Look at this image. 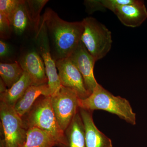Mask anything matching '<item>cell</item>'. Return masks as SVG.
Wrapping results in <instances>:
<instances>
[{
    "label": "cell",
    "instance_id": "cell-1",
    "mask_svg": "<svg viewBox=\"0 0 147 147\" xmlns=\"http://www.w3.org/2000/svg\"><path fill=\"white\" fill-rule=\"evenodd\" d=\"M41 22L47 29L51 54L55 60L70 57L81 41L84 30L82 21L67 22L53 9L47 8Z\"/></svg>",
    "mask_w": 147,
    "mask_h": 147
},
{
    "label": "cell",
    "instance_id": "cell-2",
    "mask_svg": "<svg viewBox=\"0 0 147 147\" xmlns=\"http://www.w3.org/2000/svg\"><path fill=\"white\" fill-rule=\"evenodd\" d=\"M79 108L93 111H107L127 123L136 124V115L128 100L120 96H115L99 84L89 97L79 99Z\"/></svg>",
    "mask_w": 147,
    "mask_h": 147
},
{
    "label": "cell",
    "instance_id": "cell-3",
    "mask_svg": "<svg viewBox=\"0 0 147 147\" xmlns=\"http://www.w3.org/2000/svg\"><path fill=\"white\" fill-rule=\"evenodd\" d=\"M28 129L35 127L50 133L57 140L59 147L66 146L65 132L61 128L53 110L51 96L40 97L22 118Z\"/></svg>",
    "mask_w": 147,
    "mask_h": 147
},
{
    "label": "cell",
    "instance_id": "cell-4",
    "mask_svg": "<svg viewBox=\"0 0 147 147\" xmlns=\"http://www.w3.org/2000/svg\"><path fill=\"white\" fill-rule=\"evenodd\" d=\"M82 22L84 30L81 41L96 61L104 57L111 50V32L93 17H86Z\"/></svg>",
    "mask_w": 147,
    "mask_h": 147
},
{
    "label": "cell",
    "instance_id": "cell-5",
    "mask_svg": "<svg viewBox=\"0 0 147 147\" xmlns=\"http://www.w3.org/2000/svg\"><path fill=\"white\" fill-rule=\"evenodd\" d=\"M1 138L0 147H23L28 129L14 108L0 102Z\"/></svg>",
    "mask_w": 147,
    "mask_h": 147
},
{
    "label": "cell",
    "instance_id": "cell-6",
    "mask_svg": "<svg viewBox=\"0 0 147 147\" xmlns=\"http://www.w3.org/2000/svg\"><path fill=\"white\" fill-rule=\"evenodd\" d=\"M79 99L75 92L63 86L51 96L52 106L55 116L64 131L79 112Z\"/></svg>",
    "mask_w": 147,
    "mask_h": 147
},
{
    "label": "cell",
    "instance_id": "cell-7",
    "mask_svg": "<svg viewBox=\"0 0 147 147\" xmlns=\"http://www.w3.org/2000/svg\"><path fill=\"white\" fill-rule=\"evenodd\" d=\"M35 38L39 54L45 65L48 85L52 96L59 90L62 86L57 71L56 62L51 54L47 29L45 24L42 22Z\"/></svg>",
    "mask_w": 147,
    "mask_h": 147
},
{
    "label": "cell",
    "instance_id": "cell-8",
    "mask_svg": "<svg viewBox=\"0 0 147 147\" xmlns=\"http://www.w3.org/2000/svg\"><path fill=\"white\" fill-rule=\"evenodd\" d=\"M61 85L75 92L80 99L91 94L85 86L82 74L69 57L55 61Z\"/></svg>",
    "mask_w": 147,
    "mask_h": 147
},
{
    "label": "cell",
    "instance_id": "cell-9",
    "mask_svg": "<svg viewBox=\"0 0 147 147\" xmlns=\"http://www.w3.org/2000/svg\"><path fill=\"white\" fill-rule=\"evenodd\" d=\"M69 57L82 74L86 88L91 94L98 84L94 74L96 61L89 53L81 40L76 50Z\"/></svg>",
    "mask_w": 147,
    "mask_h": 147
},
{
    "label": "cell",
    "instance_id": "cell-10",
    "mask_svg": "<svg viewBox=\"0 0 147 147\" xmlns=\"http://www.w3.org/2000/svg\"><path fill=\"white\" fill-rule=\"evenodd\" d=\"M113 12L122 24L130 28L139 26L147 18L144 3L140 0H134L131 3L119 6Z\"/></svg>",
    "mask_w": 147,
    "mask_h": 147
},
{
    "label": "cell",
    "instance_id": "cell-11",
    "mask_svg": "<svg viewBox=\"0 0 147 147\" xmlns=\"http://www.w3.org/2000/svg\"><path fill=\"white\" fill-rule=\"evenodd\" d=\"M93 112L82 108L79 109L85 128L86 147H113L111 139L96 126L93 119Z\"/></svg>",
    "mask_w": 147,
    "mask_h": 147
},
{
    "label": "cell",
    "instance_id": "cell-12",
    "mask_svg": "<svg viewBox=\"0 0 147 147\" xmlns=\"http://www.w3.org/2000/svg\"><path fill=\"white\" fill-rule=\"evenodd\" d=\"M19 63L24 71L30 77L33 85L48 84L44 62L40 55L36 51L27 53L21 58Z\"/></svg>",
    "mask_w": 147,
    "mask_h": 147
},
{
    "label": "cell",
    "instance_id": "cell-13",
    "mask_svg": "<svg viewBox=\"0 0 147 147\" xmlns=\"http://www.w3.org/2000/svg\"><path fill=\"white\" fill-rule=\"evenodd\" d=\"M51 96L48 84L30 86L14 107L16 113L22 118L30 110L35 102L41 96Z\"/></svg>",
    "mask_w": 147,
    "mask_h": 147
},
{
    "label": "cell",
    "instance_id": "cell-14",
    "mask_svg": "<svg viewBox=\"0 0 147 147\" xmlns=\"http://www.w3.org/2000/svg\"><path fill=\"white\" fill-rule=\"evenodd\" d=\"M32 85L33 82L27 72L24 71L23 76L18 82L5 92L1 94V102H4L13 108L27 90Z\"/></svg>",
    "mask_w": 147,
    "mask_h": 147
},
{
    "label": "cell",
    "instance_id": "cell-15",
    "mask_svg": "<svg viewBox=\"0 0 147 147\" xmlns=\"http://www.w3.org/2000/svg\"><path fill=\"white\" fill-rule=\"evenodd\" d=\"M64 132L65 147H86L85 128L79 111Z\"/></svg>",
    "mask_w": 147,
    "mask_h": 147
},
{
    "label": "cell",
    "instance_id": "cell-16",
    "mask_svg": "<svg viewBox=\"0 0 147 147\" xmlns=\"http://www.w3.org/2000/svg\"><path fill=\"white\" fill-rule=\"evenodd\" d=\"M59 147V143L50 133L35 127L27 131L26 142L23 147Z\"/></svg>",
    "mask_w": 147,
    "mask_h": 147
},
{
    "label": "cell",
    "instance_id": "cell-17",
    "mask_svg": "<svg viewBox=\"0 0 147 147\" xmlns=\"http://www.w3.org/2000/svg\"><path fill=\"white\" fill-rule=\"evenodd\" d=\"M24 72L19 62L0 63L1 79L8 88L21 79Z\"/></svg>",
    "mask_w": 147,
    "mask_h": 147
},
{
    "label": "cell",
    "instance_id": "cell-18",
    "mask_svg": "<svg viewBox=\"0 0 147 147\" xmlns=\"http://www.w3.org/2000/svg\"><path fill=\"white\" fill-rule=\"evenodd\" d=\"M48 1H49L47 0L25 1L31 28L33 29L36 35L39 31L41 24L40 13L41 11Z\"/></svg>",
    "mask_w": 147,
    "mask_h": 147
},
{
    "label": "cell",
    "instance_id": "cell-19",
    "mask_svg": "<svg viewBox=\"0 0 147 147\" xmlns=\"http://www.w3.org/2000/svg\"><path fill=\"white\" fill-rule=\"evenodd\" d=\"M10 24L13 31L18 35L23 34L28 26H30L24 0H21L13 13Z\"/></svg>",
    "mask_w": 147,
    "mask_h": 147
},
{
    "label": "cell",
    "instance_id": "cell-20",
    "mask_svg": "<svg viewBox=\"0 0 147 147\" xmlns=\"http://www.w3.org/2000/svg\"><path fill=\"white\" fill-rule=\"evenodd\" d=\"M134 0H88L85 4L89 13L103 9H108L113 12L119 6L131 3Z\"/></svg>",
    "mask_w": 147,
    "mask_h": 147
},
{
    "label": "cell",
    "instance_id": "cell-21",
    "mask_svg": "<svg viewBox=\"0 0 147 147\" xmlns=\"http://www.w3.org/2000/svg\"><path fill=\"white\" fill-rule=\"evenodd\" d=\"M21 0H1L0 13L4 15L10 23L16 9L21 2Z\"/></svg>",
    "mask_w": 147,
    "mask_h": 147
},
{
    "label": "cell",
    "instance_id": "cell-22",
    "mask_svg": "<svg viewBox=\"0 0 147 147\" xmlns=\"http://www.w3.org/2000/svg\"><path fill=\"white\" fill-rule=\"evenodd\" d=\"M12 31L13 30L8 18L0 13V36L1 38L8 39L10 37Z\"/></svg>",
    "mask_w": 147,
    "mask_h": 147
},
{
    "label": "cell",
    "instance_id": "cell-23",
    "mask_svg": "<svg viewBox=\"0 0 147 147\" xmlns=\"http://www.w3.org/2000/svg\"><path fill=\"white\" fill-rule=\"evenodd\" d=\"M9 49V47L7 43L1 40L0 41V57L1 59L7 55Z\"/></svg>",
    "mask_w": 147,
    "mask_h": 147
},
{
    "label": "cell",
    "instance_id": "cell-24",
    "mask_svg": "<svg viewBox=\"0 0 147 147\" xmlns=\"http://www.w3.org/2000/svg\"><path fill=\"white\" fill-rule=\"evenodd\" d=\"M0 87H0V93L1 94L5 92L7 90L5 84L1 79V81H0Z\"/></svg>",
    "mask_w": 147,
    "mask_h": 147
}]
</instances>
